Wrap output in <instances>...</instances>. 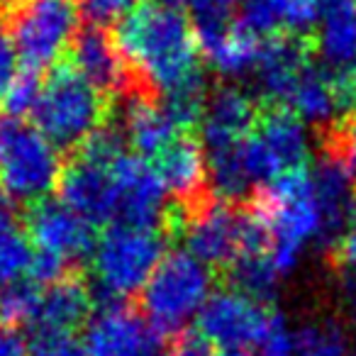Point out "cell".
<instances>
[{
	"label": "cell",
	"mask_w": 356,
	"mask_h": 356,
	"mask_svg": "<svg viewBox=\"0 0 356 356\" xmlns=\"http://www.w3.org/2000/svg\"><path fill=\"white\" fill-rule=\"evenodd\" d=\"M115 42L132 74L134 93L159 98L203 76L195 30L181 10L154 0L139 3L120 22Z\"/></svg>",
	"instance_id": "1"
},
{
	"label": "cell",
	"mask_w": 356,
	"mask_h": 356,
	"mask_svg": "<svg viewBox=\"0 0 356 356\" xmlns=\"http://www.w3.org/2000/svg\"><path fill=\"white\" fill-rule=\"evenodd\" d=\"M249 210L268 229L271 259L281 276L296 268L302 247L315 234H322L320 205L307 168H296L268 181L254 193Z\"/></svg>",
	"instance_id": "2"
},
{
	"label": "cell",
	"mask_w": 356,
	"mask_h": 356,
	"mask_svg": "<svg viewBox=\"0 0 356 356\" xmlns=\"http://www.w3.org/2000/svg\"><path fill=\"white\" fill-rule=\"evenodd\" d=\"M110 98L98 90L69 59L51 66L35 108V127L54 147H79L108 124Z\"/></svg>",
	"instance_id": "3"
},
{
	"label": "cell",
	"mask_w": 356,
	"mask_h": 356,
	"mask_svg": "<svg viewBox=\"0 0 356 356\" xmlns=\"http://www.w3.org/2000/svg\"><path fill=\"white\" fill-rule=\"evenodd\" d=\"M163 259V237L159 229L113 222L93 249L95 293L105 305L122 302L144 288Z\"/></svg>",
	"instance_id": "4"
},
{
	"label": "cell",
	"mask_w": 356,
	"mask_h": 356,
	"mask_svg": "<svg viewBox=\"0 0 356 356\" xmlns=\"http://www.w3.org/2000/svg\"><path fill=\"white\" fill-rule=\"evenodd\" d=\"M213 288V273L188 252H171L159 261L139 291L142 315L163 337L176 334L203 310Z\"/></svg>",
	"instance_id": "5"
},
{
	"label": "cell",
	"mask_w": 356,
	"mask_h": 356,
	"mask_svg": "<svg viewBox=\"0 0 356 356\" xmlns=\"http://www.w3.org/2000/svg\"><path fill=\"white\" fill-rule=\"evenodd\" d=\"M56 147L32 124L8 120L0 124V191L15 203H40L61 176Z\"/></svg>",
	"instance_id": "6"
},
{
	"label": "cell",
	"mask_w": 356,
	"mask_h": 356,
	"mask_svg": "<svg viewBox=\"0 0 356 356\" xmlns=\"http://www.w3.org/2000/svg\"><path fill=\"white\" fill-rule=\"evenodd\" d=\"M163 227L168 234L184 237L186 252L205 266L227 268L242 247L244 208L210 193L193 205L168 210Z\"/></svg>",
	"instance_id": "7"
},
{
	"label": "cell",
	"mask_w": 356,
	"mask_h": 356,
	"mask_svg": "<svg viewBox=\"0 0 356 356\" xmlns=\"http://www.w3.org/2000/svg\"><path fill=\"white\" fill-rule=\"evenodd\" d=\"M6 22L15 54L37 71L59 64L79 32V15L69 0H10Z\"/></svg>",
	"instance_id": "8"
},
{
	"label": "cell",
	"mask_w": 356,
	"mask_h": 356,
	"mask_svg": "<svg viewBox=\"0 0 356 356\" xmlns=\"http://www.w3.org/2000/svg\"><path fill=\"white\" fill-rule=\"evenodd\" d=\"M307 137L300 118L288 108L261 110L254 132L239 144V161L252 184L273 181L296 168H305Z\"/></svg>",
	"instance_id": "9"
},
{
	"label": "cell",
	"mask_w": 356,
	"mask_h": 356,
	"mask_svg": "<svg viewBox=\"0 0 356 356\" xmlns=\"http://www.w3.org/2000/svg\"><path fill=\"white\" fill-rule=\"evenodd\" d=\"M276 317L264 302L229 288L208 298L198 312V330L213 344L247 351V346H259L266 339Z\"/></svg>",
	"instance_id": "10"
},
{
	"label": "cell",
	"mask_w": 356,
	"mask_h": 356,
	"mask_svg": "<svg viewBox=\"0 0 356 356\" xmlns=\"http://www.w3.org/2000/svg\"><path fill=\"white\" fill-rule=\"evenodd\" d=\"M163 334L124 302H110L90 317L86 332L88 356H166Z\"/></svg>",
	"instance_id": "11"
},
{
	"label": "cell",
	"mask_w": 356,
	"mask_h": 356,
	"mask_svg": "<svg viewBox=\"0 0 356 356\" xmlns=\"http://www.w3.org/2000/svg\"><path fill=\"white\" fill-rule=\"evenodd\" d=\"M113 181L118 193L115 222L159 229L166 220V188L156 168L137 154H122L113 163Z\"/></svg>",
	"instance_id": "12"
},
{
	"label": "cell",
	"mask_w": 356,
	"mask_h": 356,
	"mask_svg": "<svg viewBox=\"0 0 356 356\" xmlns=\"http://www.w3.org/2000/svg\"><path fill=\"white\" fill-rule=\"evenodd\" d=\"M198 51L222 76H242L252 71L261 54V37L249 32L227 13H195Z\"/></svg>",
	"instance_id": "13"
},
{
	"label": "cell",
	"mask_w": 356,
	"mask_h": 356,
	"mask_svg": "<svg viewBox=\"0 0 356 356\" xmlns=\"http://www.w3.org/2000/svg\"><path fill=\"white\" fill-rule=\"evenodd\" d=\"M27 237L35 242L37 249L64 259L74 268L83 259L93 257L98 242L88 220L54 200H40L32 205L27 215Z\"/></svg>",
	"instance_id": "14"
},
{
	"label": "cell",
	"mask_w": 356,
	"mask_h": 356,
	"mask_svg": "<svg viewBox=\"0 0 356 356\" xmlns=\"http://www.w3.org/2000/svg\"><path fill=\"white\" fill-rule=\"evenodd\" d=\"M56 188H59L61 203L88 220L90 225L115 222L118 193L113 181V163L108 166V163L90 161L74 154L71 161L61 168Z\"/></svg>",
	"instance_id": "15"
},
{
	"label": "cell",
	"mask_w": 356,
	"mask_h": 356,
	"mask_svg": "<svg viewBox=\"0 0 356 356\" xmlns=\"http://www.w3.org/2000/svg\"><path fill=\"white\" fill-rule=\"evenodd\" d=\"M312 66V40L305 35L278 32L261 44L254 66L261 95L273 108H288L298 81Z\"/></svg>",
	"instance_id": "16"
},
{
	"label": "cell",
	"mask_w": 356,
	"mask_h": 356,
	"mask_svg": "<svg viewBox=\"0 0 356 356\" xmlns=\"http://www.w3.org/2000/svg\"><path fill=\"white\" fill-rule=\"evenodd\" d=\"M261 108L239 88H220L205 103L200 120L205 154H220L237 149L259 122Z\"/></svg>",
	"instance_id": "17"
},
{
	"label": "cell",
	"mask_w": 356,
	"mask_h": 356,
	"mask_svg": "<svg viewBox=\"0 0 356 356\" xmlns=\"http://www.w3.org/2000/svg\"><path fill=\"white\" fill-rule=\"evenodd\" d=\"M71 64L105 95L134 93V81L118 49V42L103 27H83L71 42Z\"/></svg>",
	"instance_id": "18"
},
{
	"label": "cell",
	"mask_w": 356,
	"mask_h": 356,
	"mask_svg": "<svg viewBox=\"0 0 356 356\" xmlns=\"http://www.w3.org/2000/svg\"><path fill=\"white\" fill-rule=\"evenodd\" d=\"M93 315V291L79 273L42 286L30 327L35 337H71Z\"/></svg>",
	"instance_id": "19"
},
{
	"label": "cell",
	"mask_w": 356,
	"mask_h": 356,
	"mask_svg": "<svg viewBox=\"0 0 356 356\" xmlns=\"http://www.w3.org/2000/svg\"><path fill=\"white\" fill-rule=\"evenodd\" d=\"M154 168L163 188L176 195V205H193L210 195L208 154L191 132L173 139L156 156Z\"/></svg>",
	"instance_id": "20"
},
{
	"label": "cell",
	"mask_w": 356,
	"mask_h": 356,
	"mask_svg": "<svg viewBox=\"0 0 356 356\" xmlns=\"http://www.w3.org/2000/svg\"><path fill=\"white\" fill-rule=\"evenodd\" d=\"M351 105H354V95L349 88V74L334 69H317V66H310L302 74L288 100V110L322 129L344 118V110Z\"/></svg>",
	"instance_id": "21"
},
{
	"label": "cell",
	"mask_w": 356,
	"mask_h": 356,
	"mask_svg": "<svg viewBox=\"0 0 356 356\" xmlns=\"http://www.w3.org/2000/svg\"><path fill=\"white\" fill-rule=\"evenodd\" d=\"M351 176L354 171L341 161L327 154L320 156L312 184L322 215V237H341L351 227L356 215V184Z\"/></svg>",
	"instance_id": "22"
},
{
	"label": "cell",
	"mask_w": 356,
	"mask_h": 356,
	"mask_svg": "<svg viewBox=\"0 0 356 356\" xmlns=\"http://www.w3.org/2000/svg\"><path fill=\"white\" fill-rule=\"evenodd\" d=\"M127 108H124V134H127L129 147L137 152V156L156 159L168 144L181 134H188L178 127L171 118L163 100L149 93H132L127 95Z\"/></svg>",
	"instance_id": "23"
},
{
	"label": "cell",
	"mask_w": 356,
	"mask_h": 356,
	"mask_svg": "<svg viewBox=\"0 0 356 356\" xmlns=\"http://www.w3.org/2000/svg\"><path fill=\"white\" fill-rule=\"evenodd\" d=\"M315 25L312 49L330 69L341 71L356 61V0H325Z\"/></svg>",
	"instance_id": "24"
},
{
	"label": "cell",
	"mask_w": 356,
	"mask_h": 356,
	"mask_svg": "<svg viewBox=\"0 0 356 356\" xmlns=\"http://www.w3.org/2000/svg\"><path fill=\"white\" fill-rule=\"evenodd\" d=\"M229 278L232 291L244 293L259 302H266V298L273 296L276 283L281 278L276 264L271 259V252H239L234 261L225 268Z\"/></svg>",
	"instance_id": "25"
},
{
	"label": "cell",
	"mask_w": 356,
	"mask_h": 356,
	"mask_svg": "<svg viewBox=\"0 0 356 356\" xmlns=\"http://www.w3.org/2000/svg\"><path fill=\"white\" fill-rule=\"evenodd\" d=\"M32 242L17 225L0 227V286H13L30 273Z\"/></svg>",
	"instance_id": "26"
},
{
	"label": "cell",
	"mask_w": 356,
	"mask_h": 356,
	"mask_svg": "<svg viewBox=\"0 0 356 356\" xmlns=\"http://www.w3.org/2000/svg\"><path fill=\"white\" fill-rule=\"evenodd\" d=\"M296 356H346V337L334 322H312L293 334Z\"/></svg>",
	"instance_id": "27"
},
{
	"label": "cell",
	"mask_w": 356,
	"mask_h": 356,
	"mask_svg": "<svg viewBox=\"0 0 356 356\" xmlns=\"http://www.w3.org/2000/svg\"><path fill=\"white\" fill-rule=\"evenodd\" d=\"M40 291L42 286L27 281H17L13 286H8L6 291L0 293V317L3 325H30L35 317L37 302H40Z\"/></svg>",
	"instance_id": "28"
},
{
	"label": "cell",
	"mask_w": 356,
	"mask_h": 356,
	"mask_svg": "<svg viewBox=\"0 0 356 356\" xmlns=\"http://www.w3.org/2000/svg\"><path fill=\"white\" fill-rule=\"evenodd\" d=\"M42 83L44 81L40 79V71L37 69L25 66L22 71H17L13 83L8 86L6 95H3V108H6L8 118L20 120L25 115L35 113L42 95Z\"/></svg>",
	"instance_id": "29"
},
{
	"label": "cell",
	"mask_w": 356,
	"mask_h": 356,
	"mask_svg": "<svg viewBox=\"0 0 356 356\" xmlns=\"http://www.w3.org/2000/svg\"><path fill=\"white\" fill-rule=\"evenodd\" d=\"M322 154L356 171V113H346L320 134Z\"/></svg>",
	"instance_id": "30"
},
{
	"label": "cell",
	"mask_w": 356,
	"mask_h": 356,
	"mask_svg": "<svg viewBox=\"0 0 356 356\" xmlns=\"http://www.w3.org/2000/svg\"><path fill=\"white\" fill-rule=\"evenodd\" d=\"M325 0H271L278 25L293 35H305L317 22Z\"/></svg>",
	"instance_id": "31"
},
{
	"label": "cell",
	"mask_w": 356,
	"mask_h": 356,
	"mask_svg": "<svg viewBox=\"0 0 356 356\" xmlns=\"http://www.w3.org/2000/svg\"><path fill=\"white\" fill-rule=\"evenodd\" d=\"M139 0H81V15L93 27H110L115 22H122Z\"/></svg>",
	"instance_id": "32"
},
{
	"label": "cell",
	"mask_w": 356,
	"mask_h": 356,
	"mask_svg": "<svg viewBox=\"0 0 356 356\" xmlns=\"http://www.w3.org/2000/svg\"><path fill=\"white\" fill-rule=\"evenodd\" d=\"M213 341L195 327V330H181L171 334L166 344V356H215Z\"/></svg>",
	"instance_id": "33"
},
{
	"label": "cell",
	"mask_w": 356,
	"mask_h": 356,
	"mask_svg": "<svg viewBox=\"0 0 356 356\" xmlns=\"http://www.w3.org/2000/svg\"><path fill=\"white\" fill-rule=\"evenodd\" d=\"M30 356H88V351L74 337H35Z\"/></svg>",
	"instance_id": "34"
},
{
	"label": "cell",
	"mask_w": 356,
	"mask_h": 356,
	"mask_svg": "<svg viewBox=\"0 0 356 356\" xmlns=\"http://www.w3.org/2000/svg\"><path fill=\"white\" fill-rule=\"evenodd\" d=\"M332 266L356 271V222L332 244Z\"/></svg>",
	"instance_id": "35"
},
{
	"label": "cell",
	"mask_w": 356,
	"mask_h": 356,
	"mask_svg": "<svg viewBox=\"0 0 356 356\" xmlns=\"http://www.w3.org/2000/svg\"><path fill=\"white\" fill-rule=\"evenodd\" d=\"M0 356H30L27 341L17 327L0 325Z\"/></svg>",
	"instance_id": "36"
},
{
	"label": "cell",
	"mask_w": 356,
	"mask_h": 356,
	"mask_svg": "<svg viewBox=\"0 0 356 356\" xmlns=\"http://www.w3.org/2000/svg\"><path fill=\"white\" fill-rule=\"evenodd\" d=\"M337 278H339L341 305H344L346 315L356 322V271H351V268H337Z\"/></svg>",
	"instance_id": "37"
},
{
	"label": "cell",
	"mask_w": 356,
	"mask_h": 356,
	"mask_svg": "<svg viewBox=\"0 0 356 356\" xmlns=\"http://www.w3.org/2000/svg\"><path fill=\"white\" fill-rule=\"evenodd\" d=\"M15 49L8 40H0V103H3V95H6L8 86L15 79Z\"/></svg>",
	"instance_id": "38"
},
{
	"label": "cell",
	"mask_w": 356,
	"mask_h": 356,
	"mask_svg": "<svg viewBox=\"0 0 356 356\" xmlns=\"http://www.w3.org/2000/svg\"><path fill=\"white\" fill-rule=\"evenodd\" d=\"M237 3H242V0H193L191 8L195 13H227Z\"/></svg>",
	"instance_id": "39"
},
{
	"label": "cell",
	"mask_w": 356,
	"mask_h": 356,
	"mask_svg": "<svg viewBox=\"0 0 356 356\" xmlns=\"http://www.w3.org/2000/svg\"><path fill=\"white\" fill-rule=\"evenodd\" d=\"M8 225H17V203L0 191V227H8Z\"/></svg>",
	"instance_id": "40"
},
{
	"label": "cell",
	"mask_w": 356,
	"mask_h": 356,
	"mask_svg": "<svg viewBox=\"0 0 356 356\" xmlns=\"http://www.w3.org/2000/svg\"><path fill=\"white\" fill-rule=\"evenodd\" d=\"M154 3H159V6H163V8H171V10L184 13V8H191L193 0H154Z\"/></svg>",
	"instance_id": "41"
},
{
	"label": "cell",
	"mask_w": 356,
	"mask_h": 356,
	"mask_svg": "<svg viewBox=\"0 0 356 356\" xmlns=\"http://www.w3.org/2000/svg\"><path fill=\"white\" fill-rule=\"evenodd\" d=\"M349 88H351V95H354V103H356V64L349 74Z\"/></svg>",
	"instance_id": "42"
},
{
	"label": "cell",
	"mask_w": 356,
	"mask_h": 356,
	"mask_svg": "<svg viewBox=\"0 0 356 356\" xmlns=\"http://www.w3.org/2000/svg\"><path fill=\"white\" fill-rule=\"evenodd\" d=\"M215 356H249V354L242 349H225L222 354H215Z\"/></svg>",
	"instance_id": "43"
},
{
	"label": "cell",
	"mask_w": 356,
	"mask_h": 356,
	"mask_svg": "<svg viewBox=\"0 0 356 356\" xmlns=\"http://www.w3.org/2000/svg\"><path fill=\"white\" fill-rule=\"evenodd\" d=\"M6 20V13H3V8H0V22Z\"/></svg>",
	"instance_id": "44"
}]
</instances>
